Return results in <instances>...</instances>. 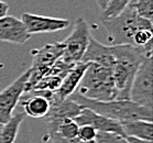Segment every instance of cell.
I'll return each mask as SVG.
<instances>
[{"label":"cell","instance_id":"6da1fadb","mask_svg":"<svg viewBox=\"0 0 153 143\" xmlns=\"http://www.w3.org/2000/svg\"><path fill=\"white\" fill-rule=\"evenodd\" d=\"M84 108H88L106 118L112 119L118 122L130 121V120H146L152 121V110L137 105L131 100H110L97 101L87 99L74 93L71 97Z\"/></svg>","mask_w":153,"mask_h":143},{"label":"cell","instance_id":"7a4b0ae2","mask_svg":"<svg viewBox=\"0 0 153 143\" xmlns=\"http://www.w3.org/2000/svg\"><path fill=\"white\" fill-rule=\"evenodd\" d=\"M75 93L91 100H116L117 90L114 83L112 70L98 64L89 63Z\"/></svg>","mask_w":153,"mask_h":143},{"label":"cell","instance_id":"3957f363","mask_svg":"<svg viewBox=\"0 0 153 143\" xmlns=\"http://www.w3.org/2000/svg\"><path fill=\"white\" fill-rule=\"evenodd\" d=\"M101 23L108 33L110 45L133 46V39L140 30L152 29V21L140 17L131 4L116 18Z\"/></svg>","mask_w":153,"mask_h":143},{"label":"cell","instance_id":"277c9868","mask_svg":"<svg viewBox=\"0 0 153 143\" xmlns=\"http://www.w3.org/2000/svg\"><path fill=\"white\" fill-rule=\"evenodd\" d=\"M63 53H64V44L62 41L45 44L44 46L34 50L32 52L33 59L31 66L29 68L30 74L23 94L31 90L39 80L49 73L50 68L59 57H62Z\"/></svg>","mask_w":153,"mask_h":143},{"label":"cell","instance_id":"5b68a950","mask_svg":"<svg viewBox=\"0 0 153 143\" xmlns=\"http://www.w3.org/2000/svg\"><path fill=\"white\" fill-rule=\"evenodd\" d=\"M130 100L146 109H153L152 57H146L138 67L130 89Z\"/></svg>","mask_w":153,"mask_h":143},{"label":"cell","instance_id":"8992f818","mask_svg":"<svg viewBox=\"0 0 153 143\" xmlns=\"http://www.w3.org/2000/svg\"><path fill=\"white\" fill-rule=\"evenodd\" d=\"M91 38L93 35L86 20L82 17L76 18L72 32L62 41L64 44V53L62 57L72 63L82 62Z\"/></svg>","mask_w":153,"mask_h":143},{"label":"cell","instance_id":"52a82bcc","mask_svg":"<svg viewBox=\"0 0 153 143\" xmlns=\"http://www.w3.org/2000/svg\"><path fill=\"white\" fill-rule=\"evenodd\" d=\"M29 74L30 70H27L12 84L0 91V123L4 124L12 117V112L25 93Z\"/></svg>","mask_w":153,"mask_h":143},{"label":"cell","instance_id":"ba28073f","mask_svg":"<svg viewBox=\"0 0 153 143\" xmlns=\"http://www.w3.org/2000/svg\"><path fill=\"white\" fill-rule=\"evenodd\" d=\"M20 20L23 22L27 31L30 34H40V33H53L62 31L70 27V20L40 16V14L25 12L21 14Z\"/></svg>","mask_w":153,"mask_h":143},{"label":"cell","instance_id":"9c48e42d","mask_svg":"<svg viewBox=\"0 0 153 143\" xmlns=\"http://www.w3.org/2000/svg\"><path fill=\"white\" fill-rule=\"evenodd\" d=\"M54 93L32 90L23 94L20 102L25 116L33 119H43L51 109V99Z\"/></svg>","mask_w":153,"mask_h":143},{"label":"cell","instance_id":"30bf717a","mask_svg":"<svg viewBox=\"0 0 153 143\" xmlns=\"http://www.w3.org/2000/svg\"><path fill=\"white\" fill-rule=\"evenodd\" d=\"M83 109L84 107H82L79 104H77L76 101L72 100L70 98L52 105L49 113L43 118L44 122L46 123L49 133H51L55 129V127L59 122L67 119L74 120L82 112Z\"/></svg>","mask_w":153,"mask_h":143},{"label":"cell","instance_id":"8fae6325","mask_svg":"<svg viewBox=\"0 0 153 143\" xmlns=\"http://www.w3.org/2000/svg\"><path fill=\"white\" fill-rule=\"evenodd\" d=\"M78 126H91L93 127L97 132H110L117 133V134H123L121 123L115 121L112 119L106 118L104 116L96 113L95 111L88 108H84L79 115L74 119Z\"/></svg>","mask_w":153,"mask_h":143},{"label":"cell","instance_id":"7c38bea8","mask_svg":"<svg viewBox=\"0 0 153 143\" xmlns=\"http://www.w3.org/2000/svg\"><path fill=\"white\" fill-rule=\"evenodd\" d=\"M88 64L89 63H85V62L76 63V65L63 77L62 84L57 89V91H55L52 96L51 106L54 105V104H57L59 101L65 100L76 91L80 80H82L84 74H85L87 67H88Z\"/></svg>","mask_w":153,"mask_h":143},{"label":"cell","instance_id":"4fadbf2b","mask_svg":"<svg viewBox=\"0 0 153 143\" xmlns=\"http://www.w3.org/2000/svg\"><path fill=\"white\" fill-rule=\"evenodd\" d=\"M31 34L27 31L23 22L13 16H6L0 19V41L13 44H25Z\"/></svg>","mask_w":153,"mask_h":143},{"label":"cell","instance_id":"5bb4252c","mask_svg":"<svg viewBox=\"0 0 153 143\" xmlns=\"http://www.w3.org/2000/svg\"><path fill=\"white\" fill-rule=\"evenodd\" d=\"M82 62L95 63L112 70V67L115 66V55H114L112 45L101 44L97 40L91 38Z\"/></svg>","mask_w":153,"mask_h":143},{"label":"cell","instance_id":"9a60e30c","mask_svg":"<svg viewBox=\"0 0 153 143\" xmlns=\"http://www.w3.org/2000/svg\"><path fill=\"white\" fill-rule=\"evenodd\" d=\"M123 134L126 138H136L140 140L152 141L153 124L152 121L146 120H130L121 122Z\"/></svg>","mask_w":153,"mask_h":143},{"label":"cell","instance_id":"2e32d148","mask_svg":"<svg viewBox=\"0 0 153 143\" xmlns=\"http://www.w3.org/2000/svg\"><path fill=\"white\" fill-rule=\"evenodd\" d=\"M27 116L25 112H18L12 116L9 121L2 124V134H1V143H14L19 134V129L21 123L23 122Z\"/></svg>","mask_w":153,"mask_h":143},{"label":"cell","instance_id":"e0dca14e","mask_svg":"<svg viewBox=\"0 0 153 143\" xmlns=\"http://www.w3.org/2000/svg\"><path fill=\"white\" fill-rule=\"evenodd\" d=\"M131 1L132 0H109L106 8L99 14L100 22L107 21L119 16L130 4Z\"/></svg>","mask_w":153,"mask_h":143},{"label":"cell","instance_id":"ac0fdd59","mask_svg":"<svg viewBox=\"0 0 153 143\" xmlns=\"http://www.w3.org/2000/svg\"><path fill=\"white\" fill-rule=\"evenodd\" d=\"M78 129H79V126L76 122L72 119H67V120L59 122V124L55 127V129L53 130L51 133H49V136L59 134V136H63L65 139H75V138H77V134H78Z\"/></svg>","mask_w":153,"mask_h":143},{"label":"cell","instance_id":"d6986e66","mask_svg":"<svg viewBox=\"0 0 153 143\" xmlns=\"http://www.w3.org/2000/svg\"><path fill=\"white\" fill-rule=\"evenodd\" d=\"M62 84V78L53 75H45L35 84V86L31 90H41V91H50V93H55L59 88ZM29 93V91H28ZM27 94V93H25Z\"/></svg>","mask_w":153,"mask_h":143},{"label":"cell","instance_id":"ffe728a7","mask_svg":"<svg viewBox=\"0 0 153 143\" xmlns=\"http://www.w3.org/2000/svg\"><path fill=\"white\" fill-rule=\"evenodd\" d=\"M130 4L140 17L152 21L153 18V0H132Z\"/></svg>","mask_w":153,"mask_h":143},{"label":"cell","instance_id":"44dd1931","mask_svg":"<svg viewBox=\"0 0 153 143\" xmlns=\"http://www.w3.org/2000/svg\"><path fill=\"white\" fill-rule=\"evenodd\" d=\"M75 65H76V63H72V62H68L66 59H64L63 57H59L55 63L53 64V66L50 68L49 73L46 74V75L57 76V77H61L63 79V77L65 76Z\"/></svg>","mask_w":153,"mask_h":143},{"label":"cell","instance_id":"7402d4cb","mask_svg":"<svg viewBox=\"0 0 153 143\" xmlns=\"http://www.w3.org/2000/svg\"><path fill=\"white\" fill-rule=\"evenodd\" d=\"M96 143H129L125 136L110 132H97L95 138Z\"/></svg>","mask_w":153,"mask_h":143},{"label":"cell","instance_id":"603a6c76","mask_svg":"<svg viewBox=\"0 0 153 143\" xmlns=\"http://www.w3.org/2000/svg\"><path fill=\"white\" fill-rule=\"evenodd\" d=\"M97 131L91 126H80L78 129L77 138L84 143H88L91 141H95Z\"/></svg>","mask_w":153,"mask_h":143},{"label":"cell","instance_id":"cb8c5ba5","mask_svg":"<svg viewBox=\"0 0 153 143\" xmlns=\"http://www.w3.org/2000/svg\"><path fill=\"white\" fill-rule=\"evenodd\" d=\"M50 136H51L52 143H84L78 138H75V139H65V138H63V136H59V134H51Z\"/></svg>","mask_w":153,"mask_h":143},{"label":"cell","instance_id":"d4e9b609","mask_svg":"<svg viewBox=\"0 0 153 143\" xmlns=\"http://www.w3.org/2000/svg\"><path fill=\"white\" fill-rule=\"evenodd\" d=\"M9 8H10V6H9L8 2L0 0V19L7 16L8 11H9Z\"/></svg>","mask_w":153,"mask_h":143},{"label":"cell","instance_id":"484cf974","mask_svg":"<svg viewBox=\"0 0 153 143\" xmlns=\"http://www.w3.org/2000/svg\"><path fill=\"white\" fill-rule=\"evenodd\" d=\"M129 143H152V141H146V140H140L136 138H127Z\"/></svg>","mask_w":153,"mask_h":143},{"label":"cell","instance_id":"4316f807","mask_svg":"<svg viewBox=\"0 0 153 143\" xmlns=\"http://www.w3.org/2000/svg\"><path fill=\"white\" fill-rule=\"evenodd\" d=\"M1 134H2V123H0V143H1Z\"/></svg>","mask_w":153,"mask_h":143},{"label":"cell","instance_id":"83f0119b","mask_svg":"<svg viewBox=\"0 0 153 143\" xmlns=\"http://www.w3.org/2000/svg\"><path fill=\"white\" fill-rule=\"evenodd\" d=\"M88 143H96L95 141H91V142H88Z\"/></svg>","mask_w":153,"mask_h":143}]
</instances>
